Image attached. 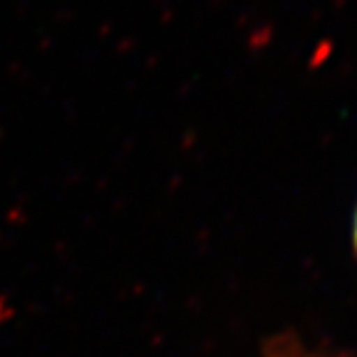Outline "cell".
<instances>
[{"instance_id": "obj_1", "label": "cell", "mask_w": 357, "mask_h": 357, "mask_svg": "<svg viewBox=\"0 0 357 357\" xmlns=\"http://www.w3.org/2000/svg\"><path fill=\"white\" fill-rule=\"evenodd\" d=\"M355 251H357V213H355Z\"/></svg>"}]
</instances>
